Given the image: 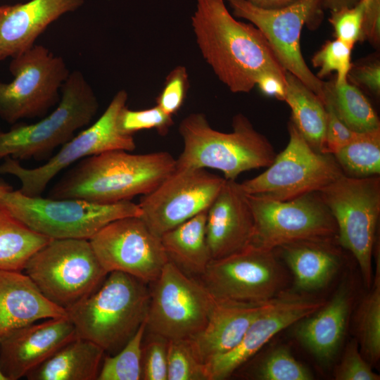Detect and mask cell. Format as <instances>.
Returning a JSON list of instances; mask_svg holds the SVG:
<instances>
[{
	"mask_svg": "<svg viewBox=\"0 0 380 380\" xmlns=\"http://www.w3.org/2000/svg\"><path fill=\"white\" fill-rule=\"evenodd\" d=\"M358 0H321L324 10L334 11L342 7H351L357 4Z\"/></svg>",
	"mask_w": 380,
	"mask_h": 380,
	"instance_id": "obj_47",
	"label": "cell"
},
{
	"mask_svg": "<svg viewBox=\"0 0 380 380\" xmlns=\"http://www.w3.org/2000/svg\"><path fill=\"white\" fill-rule=\"evenodd\" d=\"M146 321L115 355L103 357L98 380H141Z\"/></svg>",
	"mask_w": 380,
	"mask_h": 380,
	"instance_id": "obj_34",
	"label": "cell"
},
{
	"mask_svg": "<svg viewBox=\"0 0 380 380\" xmlns=\"http://www.w3.org/2000/svg\"><path fill=\"white\" fill-rule=\"evenodd\" d=\"M375 246V272L369 291L361 300L355 313V331L360 352L370 363L380 358V254Z\"/></svg>",
	"mask_w": 380,
	"mask_h": 380,
	"instance_id": "obj_31",
	"label": "cell"
},
{
	"mask_svg": "<svg viewBox=\"0 0 380 380\" xmlns=\"http://www.w3.org/2000/svg\"><path fill=\"white\" fill-rule=\"evenodd\" d=\"M23 270L49 300L65 310L93 293L108 274L84 239H51Z\"/></svg>",
	"mask_w": 380,
	"mask_h": 380,
	"instance_id": "obj_8",
	"label": "cell"
},
{
	"mask_svg": "<svg viewBox=\"0 0 380 380\" xmlns=\"http://www.w3.org/2000/svg\"><path fill=\"white\" fill-rule=\"evenodd\" d=\"M254 219L240 183L225 179L207 210L205 233L212 260L234 253L250 244Z\"/></svg>",
	"mask_w": 380,
	"mask_h": 380,
	"instance_id": "obj_20",
	"label": "cell"
},
{
	"mask_svg": "<svg viewBox=\"0 0 380 380\" xmlns=\"http://www.w3.org/2000/svg\"><path fill=\"white\" fill-rule=\"evenodd\" d=\"M232 15L247 20L263 34L284 69L298 77L324 103V82L308 66L300 49L305 25H319L324 9L321 0H296L281 8H264L247 0H224Z\"/></svg>",
	"mask_w": 380,
	"mask_h": 380,
	"instance_id": "obj_11",
	"label": "cell"
},
{
	"mask_svg": "<svg viewBox=\"0 0 380 380\" xmlns=\"http://www.w3.org/2000/svg\"><path fill=\"white\" fill-rule=\"evenodd\" d=\"M9 71L13 80L0 81V118L10 124L46 115L70 73L62 57L39 44L12 58Z\"/></svg>",
	"mask_w": 380,
	"mask_h": 380,
	"instance_id": "obj_12",
	"label": "cell"
},
{
	"mask_svg": "<svg viewBox=\"0 0 380 380\" xmlns=\"http://www.w3.org/2000/svg\"><path fill=\"white\" fill-rule=\"evenodd\" d=\"M21 271L0 270V340L12 331L49 318L66 316Z\"/></svg>",
	"mask_w": 380,
	"mask_h": 380,
	"instance_id": "obj_23",
	"label": "cell"
},
{
	"mask_svg": "<svg viewBox=\"0 0 380 380\" xmlns=\"http://www.w3.org/2000/svg\"><path fill=\"white\" fill-rule=\"evenodd\" d=\"M256 86L263 94L284 101L286 80L277 75L270 72L261 74L256 80Z\"/></svg>",
	"mask_w": 380,
	"mask_h": 380,
	"instance_id": "obj_45",
	"label": "cell"
},
{
	"mask_svg": "<svg viewBox=\"0 0 380 380\" xmlns=\"http://www.w3.org/2000/svg\"><path fill=\"white\" fill-rule=\"evenodd\" d=\"M61 93L56 108L39 121L15 123L7 132L0 129V159H49L56 148L90 123L98 111L99 102L80 71L70 73Z\"/></svg>",
	"mask_w": 380,
	"mask_h": 380,
	"instance_id": "obj_5",
	"label": "cell"
},
{
	"mask_svg": "<svg viewBox=\"0 0 380 380\" xmlns=\"http://www.w3.org/2000/svg\"><path fill=\"white\" fill-rule=\"evenodd\" d=\"M357 339L346 346L339 364L334 371L336 380H379L371 364L362 355Z\"/></svg>",
	"mask_w": 380,
	"mask_h": 380,
	"instance_id": "obj_41",
	"label": "cell"
},
{
	"mask_svg": "<svg viewBox=\"0 0 380 380\" xmlns=\"http://www.w3.org/2000/svg\"><path fill=\"white\" fill-rule=\"evenodd\" d=\"M247 196L254 219L253 243L275 249L296 241L336 239L335 220L318 192L283 201Z\"/></svg>",
	"mask_w": 380,
	"mask_h": 380,
	"instance_id": "obj_15",
	"label": "cell"
},
{
	"mask_svg": "<svg viewBox=\"0 0 380 380\" xmlns=\"http://www.w3.org/2000/svg\"><path fill=\"white\" fill-rule=\"evenodd\" d=\"M332 215L336 240L357 260L365 285L374 274L372 258L380 215V177L342 175L317 191Z\"/></svg>",
	"mask_w": 380,
	"mask_h": 380,
	"instance_id": "obj_7",
	"label": "cell"
},
{
	"mask_svg": "<svg viewBox=\"0 0 380 380\" xmlns=\"http://www.w3.org/2000/svg\"><path fill=\"white\" fill-rule=\"evenodd\" d=\"M77 336L68 315L20 327L0 340V369L7 380H18Z\"/></svg>",
	"mask_w": 380,
	"mask_h": 380,
	"instance_id": "obj_19",
	"label": "cell"
},
{
	"mask_svg": "<svg viewBox=\"0 0 380 380\" xmlns=\"http://www.w3.org/2000/svg\"><path fill=\"white\" fill-rule=\"evenodd\" d=\"M167 380H209L207 365L192 338L168 341Z\"/></svg>",
	"mask_w": 380,
	"mask_h": 380,
	"instance_id": "obj_35",
	"label": "cell"
},
{
	"mask_svg": "<svg viewBox=\"0 0 380 380\" xmlns=\"http://www.w3.org/2000/svg\"><path fill=\"white\" fill-rule=\"evenodd\" d=\"M236 371L240 376L254 380H312V372L298 361L290 350L279 346L268 350L254 361H247Z\"/></svg>",
	"mask_w": 380,
	"mask_h": 380,
	"instance_id": "obj_32",
	"label": "cell"
},
{
	"mask_svg": "<svg viewBox=\"0 0 380 380\" xmlns=\"http://www.w3.org/2000/svg\"><path fill=\"white\" fill-rule=\"evenodd\" d=\"M224 181V177L205 169H175L156 189L141 198V218L160 237L207 210Z\"/></svg>",
	"mask_w": 380,
	"mask_h": 380,
	"instance_id": "obj_17",
	"label": "cell"
},
{
	"mask_svg": "<svg viewBox=\"0 0 380 380\" xmlns=\"http://www.w3.org/2000/svg\"><path fill=\"white\" fill-rule=\"evenodd\" d=\"M84 0H30L8 5L0 18V61L32 48L48 26Z\"/></svg>",
	"mask_w": 380,
	"mask_h": 380,
	"instance_id": "obj_21",
	"label": "cell"
},
{
	"mask_svg": "<svg viewBox=\"0 0 380 380\" xmlns=\"http://www.w3.org/2000/svg\"><path fill=\"white\" fill-rule=\"evenodd\" d=\"M0 380H7L0 369Z\"/></svg>",
	"mask_w": 380,
	"mask_h": 380,
	"instance_id": "obj_50",
	"label": "cell"
},
{
	"mask_svg": "<svg viewBox=\"0 0 380 380\" xmlns=\"http://www.w3.org/2000/svg\"><path fill=\"white\" fill-rule=\"evenodd\" d=\"M191 26L203 58L232 92H250L267 72L285 80L286 71L263 34L236 20L224 0H196Z\"/></svg>",
	"mask_w": 380,
	"mask_h": 380,
	"instance_id": "obj_1",
	"label": "cell"
},
{
	"mask_svg": "<svg viewBox=\"0 0 380 380\" xmlns=\"http://www.w3.org/2000/svg\"><path fill=\"white\" fill-rule=\"evenodd\" d=\"M7 7H8V5H4V6H0V18L4 14V13L6 11Z\"/></svg>",
	"mask_w": 380,
	"mask_h": 380,
	"instance_id": "obj_49",
	"label": "cell"
},
{
	"mask_svg": "<svg viewBox=\"0 0 380 380\" xmlns=\"http://www.w3.org/2000/svg\"><path fill=\"white\" fill-rule=\"evenodd\" d=\"M285 80L284 101L291 110V121L308 144L322 153L327 116L324 101L289 72Z\"/></svg>",
	"mask_w": 380,
	"mask_h": 380,
	"instance_id": "obj_28",
	"label": "cell"
},
{
	"mask_svg": "<svg viewBox=\"0 0 380 380\" xmlns=\"http://www.w3.org/2000/svg\"><path fill=\"white\" fill-rule=\"evenodd\" d=\"M325 300L309 295L283 291L270 300L232 350L207 365L209 380L233 375L277 334L319 308Z\"/></svg>",
	"mask_w": 380,
	"mask_h": 380,
	"instance_id": "obj_18",
	"label": "cell"
},
{
	"mask_svg": "<svg viewBox=\"0 0 380 380\" xmlns=\"http://www.w3.org/2000/svg\"><path fill=\"white\" fill-rule=\"evenodd\" d=\"M353 291L343 282L329 300L296 323L295 336L317 360L330 362L342 343L353 303Z\"/></svg>",
	"mask_w": 380,
	"mask_h": 380,
	"instance_id": "obj_22",
	"label": "cell"
},
{
	"mask_svg": "<svg viewBox=\"0 0 380 380\" xmlns=\"http://www.w3.org/2000/svg\"><path fill=\"white\" fill-rule=\"evenodd\" d=\"M207 210L166 232L160 240L169 261L188 275L201 277L212 260L206 239Z\"/></svg>",
	"mask_w": 380,
	"mask_h": 380,
	"instance_id": "obj_27",
	"label": "cell"
},
{
	"mask_svg": "<svg viewBox=\"0 0 380 380\" xmlns=\"http://www.w3.org/2000/svg\"><path fill=\"white\" fill-rule=\"evenodd\" d=\"M89 241L108 273L122 272L148 284L158 277L169 261L160 237L139 216L113 220Z\"/></svg>",
	"mask_w": 380,
	"mask_h": 380,
	"instance_id": "obj_16",
	"label": "cell"
},
{
	"mask_svg": "<svg viewBox=\"0 0 380 380\" xmlns=\"http://www.w3.org/2000/svg\"><path fill=\"white\" fill-rule=\"evenodd\" d=\"M201 277L215 300L248 304L272 300L284 291L286 283L276 250L253 243L211 260Z\"/></svg>",
	"mask_w": 380,
	"mask_h": 380,
	"instance_id": "obj_14",
	"label": "cell"
},
{
	"mask_svg": "<svg viewBox=\"0 0 380 380\" xmlns=\"http://www.w3.org/2000/svg\"><path fill=\"white\" fill-rule=\"evenodd\" d=\"M146 331L168 341L192 338L205 326L215 303L201 281L168 261L150 283Z\"/></svg>",
	"mask_w": 380,
	"mask_h": 380,
	"instance_id": "obj_13",
	"label": "cell"
},
{
	"mask_svg": "<svg viewBox=\"0 0 380 380\" xmlns=\"http://www.w3.org/2000/svg\"><path fill=\"white\" fill-rule=\"evenodd\" d=\"M352 49L337 39L325 42L311 60L312 66L319 68L316 76L322 80L336 72V76L334 79L335 84L340 85L346 82L353 64Z\"/></svg>",
	"mask_w": 380,
	"mask_h": 380,
	"instance_id": "obj_36",
	"label": "cell"
},
{
	"mask_svg": "<svg viewBox=\"0 0 380 380\" xmlns=\"http://www.w3.org/2000/svg\"><path fill=\"white\" fill-rule=\"evenodd\" d=\"M149 301L148 284L114 271L66 312L77 336L110 353L122 348L146 321Z\"/></svg>",
	"mask_w": 380,
	"mask_h": 380,
	"instance_id": "obj_4",
	"label": "cell"
},
{
	"mask_svg": "<svg viewBox=\"0 0 380 380\" xmlns=\"http://www.w3.org/2000/svg\"><path fill=\"white\" fill-rule=\"evenodd\" d=\"M269 301L248 304L215 300L205 326L192 338L206 365L239 343L251 324Z\"/></svg>",
	"mask_w": 380,
	"mask_h": 380,
	"instance_id": "obj_24",
	"label": "cell"
},
{
	"mask_svg": "<svg viewBox=\"0 0 380 380\" xmlns=\"http://www.w3.org/2000/svg\"><path fill=\"white\" fill-rule=\"evenodd\" d=\"M232 128L231 132L216 130L201 113L185 117L179 126L183 149L176 169L211 168L236 180L245 171L270 165L277 155L274 148L246 116L235 115Z\"/></svg>",
	"mask_w": 380,
	"mask_h": 380,
	"instance_id": "obj_3",
	"label": "cell"
},
{
	"mask_svg": "<svg viewBox=\"0 0 380 380\" xmlns=\"http://www.w3.org/2000/svg\"><path fill=\"white\" fill-rule=\"evenodd\" d=\"M127 99L125 90L118 91L94 124L63 144L43 165L27 168L18 160L6 157L0 165V174L17 177L22 194L39 196L59 173L85 158L113 150L134 151L136 143L133 136L121 132L118 125V115L127 106Z\"/></svg>",
	"mask_w": 380,
	"mask_h": 380,
	"instance_id": "obj_9",
	"label": "cell"
},
{
	"mask_svg": "<svg viewBox=\"0 0 380 380\" xmlns=\"http://www.w3.org/2000/svg\"><path fill=\"white\" fill-rule=\"evenodd\" d=\"M51 239L24 224L0 201V270L22 271Z\"/></svg>",
	"mask_w": 380,
	"mask_h": 380,
	"instance_id": "obj_29",
	"label": "cell"
},
{
	"mask_svg": "<svg viewBox=\"0 0 380 380\" xmlns=\"http://www.w3.org/2000/svg\"><path fill=\"white\" fill-rule=\"evenodd\" d=\"M363 23L364 40L375 48L380 44V0H365Z\"/></svg>",
	"mask_w": 380,
	"mask_h": 380,
	"instance_id": "obj_44",
	"label": "cell"
},
{
	"mask_svg": "<svg viewBox=\"0 0 380 380\" xmlns=\"http://www.w3.org/2000/svg\"><path fill=\"white\" fill-rule=\"evenodd\" d=\"M252 4L264 8H277L286 6L296 0H247Z\"/></svg>",
	"mask_w": 380,
	"mask_h": 380,
	"instance_id": "obj_46",
	"label": "cell"
},
{
	"mask_svg": "<svg viewBox=\"0 0 380 380\" xmlns=\"http://www.w3.org/2000/svg\"><path fill=\"white\" fill-rule=\"evenodd\" d=\"M365 0H358L351 7L331 11L329 22L333 27L335 38L353 49L356 43L364 42L363 23Z\"/></svg>",
	"mask_w": 380,
	"mask_h": 380,
	"instance_id": "obj_38",
	"label": "cell"
},
{
	"mask_svg": "<svg viewBox=\"0 0 380 380\" xmlns=\"http://www.w3.org/2000/svg\"><path fill=\"white\" fill-rule=\"evenodd\" d=\"M289 142L261 174L240 183L251 196L288 201L317 192L344 175L334 156L314 150L293 123L288 122Z\"/></svg>",
	"mask_w": 380,
	"mask_h": 380,
	"instance_id": "obj_10",
	"label": "cell"
},
{
	"mask_svg": "<svg viewBox=\"0 0 380 380\" xmlns=\"http://www.w3.org/2000/svg\"><path fill=\"white\" fill-rule=\"evenodd\" d=\"M129 152L113 150L80 160L53 186L47 197L99 203L129 201L152 191L176 169V158L167 151Z\"/></svg>",
	"mask_w": 380,
	"mask_h": 380,
	"instance_id": "obj_2",
	"label": "cell"
},
{
	"mask_svg": "<svg viewBox=\"0 0 380 380\" xmlns=\"http://www.w3.org/2000/svg\"><path fill=\"white\" fill-rule=\"evenodd\" d=\"M189 87V75L184 65H177L167 75L163 88L156 99V105L173 116L184 103Z\"/></svg>",
	"mask_w": 380,
	"mask_h": 380,
	"instance_id": "obj_40",
	"label": "cell"
},
{
	"mask_svg": "<svg viewBox=\"0 0 380 380\" xmlns=\"http://www.w3.org/2000/svg\"><path fill=\"white\" fill-rule=\"evenodd\" d=\"M11 189H13V188L9 184L4 182V181H0V196Z\"/></svg>",
	"mask_w": 380,
	"mask_h": 380,
	"instance_id": "obj_48",
	"label": "cell"
},
{
	"mask_svg": "<svg viewBox=\"0 0 380 380\" xmlns=\"http://www.w3.org/2000/svg\"><path fill=\"white\" fill-rule=\"evenodd\" d=\"M105 351L76 336L30 372L28 380H96Z\"/></svg>",
	"mask_w": 380,
	"mask_h": 380,
	"instance_id": "obj_26",
	"label": "cell"
},
{
	"mask_svg": "<svg viewBox=\"0 0 380 380\" xmlns=\"http://www.w3.org/2000/svg\"><path fill=\"white\" fill-rule=\"evenodd\" d=\"M0 201L30 228L52 239H89L113 220L141 215L139 204L130 200L99 203L81 198L28 196L11 189L0 196Z\"/></svg>",
	"mask_w": 380,
	"mask_h": 380,
	"instance_id": "obj_6",
	"label": "cell"
},
{
	"mask_svg": "<svg viewBox=\"0 0 380 380\" xmlns=\"http://www.w3.org/2000/svg\"><path fill=\"white\" fill-rule=\"evenodd\" d=\"M344 175L367 177L380 173V128L359 132L333 155Z\"/></svg>",
	"mask_w": 380,
	"mask_h": 380,
	"instance_id": "obj_33",
	"label": "cell"
},
{
	"mask_svg": "<svg viewBox=\"0 0 380 380\" xmlns=\"http://www.w3.org/2000/svg\"><path fill=\"white\" fill-rule=\"evenodd\" d=\"M324 102H329L338 117L350 129L365 132L380 128L379 118L359 87L348 81L336 85L324 82Z\"/></svg>",
	"mask_w": 380,
	"mask_h": 380,
	"instance_id": "obj_30",
	"label": "cell"
},
{
	"mask_svg": "<svg viewBox=\"0 0 380 380\" xmlns=\"http://www.w3.org/2000/svg\"><path fill=\"white\" fill-rule=\"evenodd\" d=\"M348 81L362 87L376 96L380 95V60L377 56L362 60L352 67Z\"/></svg>",
	"mask_w": 380,
	"mask_h": 380,
	"instance_id": "obj_43",
	"label": "cell"
},
{
	"mask_svg": "<svg viewBox=\"0 0 380 380\" xmlns=\"http://www.w3.org/2000/svg\"><path fill=\"white\" fill-rule=\"evenodd\" d=\"M336 239L300 240L277 247L294 275L297 289L303 291L322 289L332 280L341 262Z\"/></svg>",
	"mask_w": 380,
	"mask_h": 380,
	"instance_id": "obj_25",
	"label": "cell"
},
{
	"mask_svg": "<svg viewBox=\"0 0 380 380\" xmlns=\"http://www.w3.org/2000/svg\"><path fill=\"white\" fill-rule=\"evenodd\" d=\"M172 117L157 105L143 110H131L126 106L118 115V125L121 132L127 135L133 136L139 131L154 129L163 136L174 124Z\"/></svg>",
	"mask_w": 380,
	"mask_h": 380,
	"instance_id": "obj_37",
	"label": "cell"
},
{
	"mask_svg": "<svg viewBox=\"0 0 380 380\" xmlns=\"http://www.w3.org/2000/svg\"><path fill=\"white\" fill-rule=\"evenodd\" d=\"M324 105L327 116L322 153L334 155L353 141L359 132L352 130L344 124L329 102L325 101Z\"/></svg>",
	"mask_w": 380,
	"mask_h": 380,
	"instance_id": "obj_42",
	"label": "cell"
},
{
	"mask_svg": "<svg viewBox=\"0 0 380 380\" xmlns=\"http://www.w3.org/2000/svg\"><path fill=\"white\" fill-rule=\"evenodd\" d=\"M168 340L149 333L141 349V379L167 380Z\"/></svg>",
	"mask_w": 380,
	"mask_h": 380,
	"instance_id": "obj_39",
	"label": "cell"
}]
</instances>
